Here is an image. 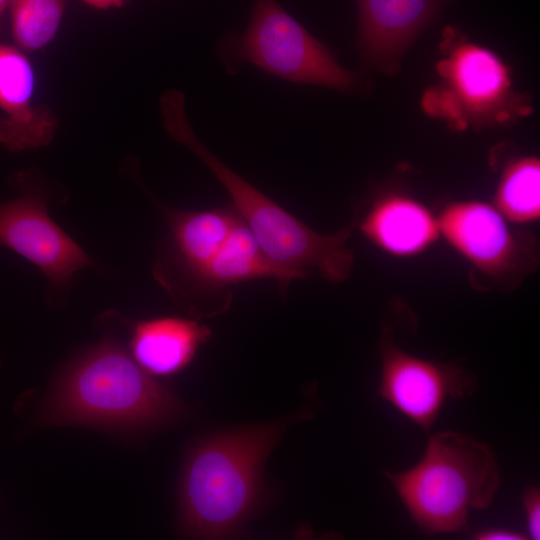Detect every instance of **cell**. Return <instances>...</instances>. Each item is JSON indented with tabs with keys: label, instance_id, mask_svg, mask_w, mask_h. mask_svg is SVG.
I'll list each match as a JSON object with an SVG mask.
<instances>
[{
	"label": "cell",
	"instance_id": "obj_6",
	"mask_svg": "<svg viewBox=\"0 0 540 540\" xmlns=\"http://www.w3.org/2000/svg\"><path fill=\"white\" fill-rule=\"evenodd\" d=\"M442 43L437 66L442 85L425 94L426 111L461 128L504 125L528 113V100L513 89L510 68L495 52L450 27Z\"/></svg>",
	"mask_w": 540,
	"mask_h": 540
},
{
	"label": "cell",
	"instance_id": "obj_11",
	"mask_svg": "<svg viewBox=\"0 0 540 540\" xmlns=\"http://www.w3.org/2000/svg\"><path fill=\"white\" fill-rule=\"evenodd\" d=\"M452 0H356L357 49L370 68L395 74L415 39Z\"/></svg>",
	"mask_w": 540,
	"mask_h": 540
},
{
	"label": "cell",
	"instance_id": "obj_3",
	"mask_svg": "<svg viewBox=\"0 0 540 540\" xmlns=\"http://www.w3.org/2000/svg\"><path fill=\"white\" fill-rule=\"evenodd\" d=\"M159 105L167 134L210 169L231 197L234 210L273 262L306 277L317 272L331 283L349 278L354 254L347 242L354 223L331 234L312 229L240 177L201 143L187 119L182 92L165 91Z\"/></svg>",
	"mask_w": 540,
	"mask_h": 540
},
{
	"label": "cell",
	"instance_id": "obj_19",
	"mask_svg": "<svg viewBox=\"0 0 540 540\" xmlns=\"http://www.w3.org/2000/svg\"><path fill=\"white\" fill-rule=\"evenodd\" d=\"M474 538L479 540H519L526 539L527 537L516 531L502 528H491L479 531L474 535Z\"/></svg>",
	"mask_w": 540,
	"mask_h": 540
},
{
	"label": "cell",
	"instance_id": "obj_13",
	"mask_svg": "<svg viewBox=\"0 0 540 540\" xmlns=\"http://www.w3.org/2000/svg\"><path fill=\"white\" fill-rule=\"evenodd\" d=\"M358 229L378 250L399 259L423 255L441 239L437 214L400 191L377 196L360 219Z\"/></svg>",
	"mask_w": 540,
	"mask_h": 540
},
{
	"label": "cell",
	"instance_id": "obj_10",
	"mask_svg": "<svg viewBox=\"0 0 540 540\" xmlns=\"http://www.w3.org/2000/svg\"><path fill=\"white\" fill-rule=\"evenodd\" d=\"M48 200L44 190L29 189L0 203V246L37 266L54 290H68L75 274L93 260L51 219Z\"/></svg>",
	"mask_w": 540,
	"mask_h": 540
},
{
	"label": "cell",
	"instance_id": "obj_5",
	"mask_svg": "<svg viewBox=\"0 0 540 540\" xmlns=\"http://www.w3.org/2000/svg\"><path fill=\"white\" fill-rule=\"evenodd\" d=\"M216 53L229 73L251 63L273 76L299 84L342 92H352L359 84L358 75L343 68L334 53L276 0H255L245 31L224 35Z\"/></svg>",
	"mask_w": 540,
	"mask_h": 540
},
{
	"label": "cell",
	"instance_id": "obj_1",
	"mask_svg": "<svg viewBox=\"0 0 540 540\" xmlns=\"http://www.w3.org/2000/svg\"><path fill=\"white\" fill-rule=\"evenodd\" d=\"M308 413L214 433L188 452L178 485V524L184 536L222 539L239 534L259 509L263 469L288 426Z\"/></svg>",
	"mask_w": 540,
	"mask_h": 540
},
{
	"label": "cell",
	"instance_id": "obj_21",
	"mask_svg": "<svg viewBox=\"0 0 540 540\" xmlns=\"http://www.w3.org/2000/svg\"><path fill=\"white\" fill-rule=\"evenodd\" d=\"M9 1L10 0H0V16L3 14V12L9 6Z\"/></svg>",
	"mask_w": 540,
	"mask_h": 540
},
{
	"label": "cell",
	"instance_id": "obj_18",
	"mask_svg": "<svg viewBox=\"0 0 540 540\" xmlns=\"http://www.w3.org/2000/svg\"><path fill=\"white\" fill-rule=\"evenodd\" d=\"M528 536L540 538V492L538 487L527 488L522 495Z\"/></svg>",
	"mask_w": 540,
	"mask_h": 540
},
{
	"label": "cell",
	"instance_id": "obj_4",
	"mask_svg": "<svg viewBox=\"0 0 540 540\" xmlns=\"http://www.w3.org/2000/svg\"><path fill=\"white\" fill-rule=\"evenodd\" d=\"M414 523L429 534L466 526L472 509H485L500 485L498 464L484 443L453 431L430 436L410 469L385 471Z\"/></svg>",
	"mask_w": 540,
	"mask_h": 540
},
{
	"label": "cell",
	"instance_id": "obj_8",
	"mask_svg": "<svg viewBox=\"0 0 540 540\" xmlns=\"http://www.w3.org/2000/svg\"><path fill=\"white\" fill-rule=\"evenodd\" d=\"M379 347V395L424 430L432 427L447 400L468 397L477 386L475 377L456 363L433 362L403 350L388 329Z\"/></svg>",
	"mask_w": 540,
	"mask_h": 540
},
{
	"label": "cell",
	"instance_id": "obj_14",
	"mask_svg": "<svg viewBox=\"0 0 540 540\" xmlns=\"http://www.w3.org/2000/svg\"><path fill=\"white\" fill-rule=\"evenodd\" d=\"M301 278L306 276L273 262L240 219L203 272L188 313L195 317L216 315L212 294L231 297L230 287L239 283L275 279L285 293L292 280Z\"/></svg>",
	"mask_w": 540,
	"mask_h": 540
},
{
	"label": "cell",
	"instance_id": "obj_15",
	"mask_svg": "<svg viewBox=\"0 0 540 540\" xmlns=\"http://www.w3.org/2000/svg\"><path fill=\"white\" fill-rule=\"evenodd\" d=\"M211 330L194 320L157 317L136 322L131 330L130 354L151 376H170L184 369Z\"/></svg>",
	"mask_w": 540,
	"mask_h": 540
},
{
	"label": "cell",
	"instance_id": "obj_20",
	"mask_svg": "<svg viewBox=\"0 0 540 540\" xmlns=\"http://www.w3.org/2000/svg\"><path fill=\"white\" fill-rule=\"evenodd\" d=\"M87 5L97 9L119 8L125 0H83Z\"/></svg>",
	"mask_w": 540,
	"mask_h": 540
},
{
	"label": "cell",
	"instance_id": "obj_7",
	"mask_svg": "<svg viewBox=\"0 0 540 540\" xmlns=\"http://www.w3.org/2000/svg\"><path fill=\"white\" fill-rule=\"evenodd\" d=\"M440 236L480 276L498 286H518L539 263L536 237L511 224L492 205L463 199L437 214Z\"/></svg>",
	"mask_w": 540,
	"mask_h": 540
},
{
	"label": "cell",
	"instance_id": "obj_9",
	"mask_svg": "<svg viewBox=\"0 0 540 540\" xmlns=\"http://www.w3.org/2000/svg\"><path fill=\"white\" fill-rule=\"evenodd\" d=\"M160 208L168 232L159 247L153 273L188 312L203 272L241 218L233 207L203 211Z\"/></svg>",
	"mask_w": 540,
	"mask_h": 540
},
{
	"label": "cell",
	"instance_id": "obj_17",
	"mask_svg": "<svg viewBox=\"0 0 540 540\" xmlns=\"http://www.w3.org/2000/svg\"><path fill=\"white\" fill-rule=\"evenodd\" d=\"M9 7L14 40L19 48L31 52L55 37L65 0H10Z\"/></svg>",
	"mask_w": 540,
	"mask_h": 540
},
{
	"label": "cell",
	"instance_id": "obj_2",
	"mask_svg": "<svg viewBox=\"0 0 540 540\" xmlns=\"http://www.w3.org/2000/svg\"><path fill=\"white\" fill-rule=\"evenodd\" d=\"M182 411L171 391L105 336L62 367L39 416L51 426L141 430L170 423Z\"/></svg>",
	"mask_w": 540,
	"mask_h": 540
},
{
	"label": "cell",
	"instance_id": "obj_16",
	"mask_svg": "<svg viewBox=\"0 0 540 540\" xmlns=\"http://www.w3.org/2000/svg\"><path fill=\"white\" fill-rule=\"evenodd\" d=\"M492 205L515 226L540 219V160L520 156L506 163L495 188Z\"/></svg>",
	"mask_w": 540,
	"mask_h": 540
},
{
	"label": "cell",
	"instance_id": "obj_12",
	"mask_svg": "<svg viewBox=\"0 0 540 540\" xmlns=\"http://www.w3.org/2000/svg\"><path fill=\"white\" fill-rule=\"evenodd\" d=\"M35 74L26 55L0 43V143L11 151L47 146L58 121L50 108L33 104Z\"/></svg>",
	"mask_w": 540,
	"mask_h": 540
}]
</instances>
